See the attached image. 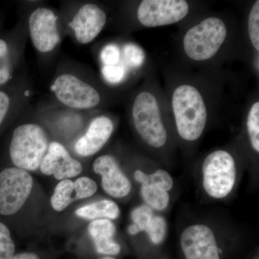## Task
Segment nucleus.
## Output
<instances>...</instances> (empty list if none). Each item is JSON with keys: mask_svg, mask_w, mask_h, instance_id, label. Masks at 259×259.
<instances>
[{"mask_svg": "<svg viewBox=\"0 0 259 259\" xmlns=\"http://www.w3.org/2000/svg\"><path fill=\"white\" fill-rule=\"evenodd\" d=\"M114 128L115 124L110 116H95L89 120L83 134L75 141L74 152L81 157L96 154L110 139Z\"/></svg>", "mask_w": 259, "mask_h": 259, "instance_id": "nucleus-14", "label": "nucleus"}, {"mask_svg": "<svg viewBox=\"0 0 259 259\" xmlns=\"http://www.w3.org/2000/svg\"><path fill=\"white\" fill-rule=\"evenodd\" d=\"M98 259H116V258H113V257H111V256H105V257H102V258H100Z\"/></svg>", "mask_w": 259, "mask_h": 259, "instance_id": "nucleus-33", "label": "nucleus"}, {"mask_svg": "<svg viewBox=\"0 0 259 259\" xmlns=\"http://www.w3.org/2000/svg\"><path fill=\"white\" fill-rule=\"evenodd\" d=\"M144 183L152 184L166 192L171 190L174 185L173 179L171 175L163 169H158L152 175H146V178L142 184Z\"/></svg>", "mask_w": 259, "mask_h": 259, "instance_id": "nucleus-29", "label": "nucleus"}, {"mask_svg": "<svg viewBox=\"0 0 259 259\" xmlns=\"http://www.w3.org/2000/svg\"><path fill=\"white\" fill-rule=\"evenodd\" d=\"M144 59V53L135 44L127 42L121 48V60L127 69L139 67Z\"/></svg>", "mask_w": 259, "mask_h": 259, "instance_id": "nucleus-21", "label": "nucleus"}, {"mask_svg": "<svg viewBox=\"0 0 259 259\" xmlns=\"http://www.w3.org/2000/svg\"><path fill=\"white\" fill-rule=\"evenodd\" d=\"M76 214L83 219L96 221L100 219L115 220L120 215V209L115 202L111 200L99 201L83 206L76 209Z\"/></svg>", "mask_w": 259, "mask_h": 259, "instance_id": "nucleus-18", "label": "nucleus"}, {"mask_svg": "<svg viewBox=\"0 0 259 259\" xmlns=\"http://www.w3.org/2000/svg\"><path fill=\"white\" fill-rule=\"evenodd\" d=\"M181 246L186 259H221L214 233L204 225L186 228L181 236Z\"/></svg>", "mask_w": 259, "mask_h": 259, "instance_id": "nucleus-13", "label": "nucleus"}, {"mask_svg": "<svg viewBox=\"0 0 259 259\" xmlns=\"http://www.w3.org/2000/svg\"><path fill=\"white\" fill-rule=\"evenodd\" d=\"M33 87L26 70L13 82L0 88V130L18 119L30 107Z\"/></svg>", "mask_w": 259, "mask_h": 259, "instance_id": "nucleus-11", "label": "nucleus"}, {"mask_svg": "<svg viewBox=\"0 0 259 259\" xmlns=\"http://www.w3.org/2000/svg\"><path fill=\"white\" fill-rule=\"evenodd\" d=\"M171 105L180 137L187 141L199 139L207 120V107L199 90L190 84L177 87L172 95Z\"/></svg>", "mask_w": 259, "mask_h": 259, "instance_id": "nucleus-5", "label": "nucleus"}, {"mask_svg": "<svg viewBox=\"0 0 259 259\" xmlns=\"http://www.w3.org/2000/svg\"><path fill=\"white\" fill-rule=\"evenodd\" d=\"M146 232L153 243L160 244L164 239L166 234V223L164 219L159 216H153L152 221Z\"/></svg>", "mask_w": 259, "mask_h": 259, "instance_id": "nucleus-30", "label": "nucleus"}, {"mask_svg": "<svg viewBox=\"0 0 259 259\" xmlns=\"http://www.w3.org/2000/svg\"><path fill=\"white\" fill-rule=\"evenodd\" d=\"M248 34L252 45L259 51V1L255 2L248 16Z\"/></svg>", "mask_w": 259, "mask_h": 259, "instance_id": "nucleus-26", "label": "nucleus"}, {"mask_svg": "<svg viewBox=\"0 0 259 259\" xmlns=\"http://www.w3.org/2000/svg\"><path fill=\"white\" fill-rule=\"evenodd\" d=\"M202 175L204 189L208 195L213 198H224L231 193L236 182L234 158L228 151H213L204 159Z\"/></svg>", "mask_w": 259, "mask_h": 259, "instance_id": "nucleus-9", "label": "nucleus"}, {"mask_svg": "<svg viewBox=\"0 0 259 259\" xmlns=\"http://www.w3.org/2000/svg\"><path fill=\"white\" fill-rule=\"evenodd\" d=\"M227 34L226 25L221 18L204 19L186 32L183 39L186 55L197 61L212 59L224 44Z\"/></svg>", "mask_w": 259, "mask_h": 259, "instance_id": "nucleus-8", "label": "nucleus"}, {"mask_svg": "<svg viewBox=\"0 0 259 259\" xmlns=\"http://www.w3.org/2000/svg\"><path fill=\"white\" fill-rule=\"evenodd\" d=\"M74 192V182L72 181H61L56 186L54 193L51 197V204L53 208L58 212H61L67 208L75 199L73 197Z\"/></svg>", "mask_w": 259, "mask_h": 259, "instance_id": "nucleus-19", "label": "nucleus"}, {"mask_svg": "<svg viewBox=\"0 0 259 259\" xmlns=\"http://www.w3.org/2000/svg\"><path fill=\"white\" fill-rule=\"evenodd\" d=\"M35 117L20 122L13 129L9 145L10 160L15 167L25 171H36L49 148V130Z\"/></svg>", "mask_w": 259, "mask_h": 259, "instance_id": "nucleus-3", "label": "nucleus"}, {"mask_svg": "<svg viewBox=\"0 0 259 259\" xmlns=\"http://www.w3.org/2000/svg\"><path fill=\"white\" fill-rule=\"evenodd\" d=\"M101 66H114L121 62V48L115 42L105 44L99 52Z\"/></svg>", "mask_w": 259, "mask_h": 259, "instance_id": "nucleus-24", "label": "nucleus"}, {"mask_svg": "<svg viewBox=\"0 0 259 259\" xmlns=\"http://www.w3.org/2000/svg\"><path fill=\"white\" fill-rule=\"evenodd\" d=\"M127 69L122 63L114 66H101V76L107 84L116 86L123 82L127 78Z\"/></svg>", "mask_w": 259, "mask_h": 259, "instance_id": "nucleus-23", "label": "nucleus"}, {"mask_svg": "<svg viewBox=\"0 0 259 259\" xmlns=\"http://www.w3.org/2000/svg\"><path fill=\"white\" fill-rule=\"evenodd\" d=\"M131 116L136 132L146 144L161 148L167 141V132L162 120L157 99L148 91H141L135 97Z\"/></svg>", "mask_w": 259, "mask_h": 259, "instance_id": "nucleus-6", "label": "nucleus"}, {"mask_svg": "<svg viewBox=\"0 0 259 259\" xmlns=\"http://www.w3.org/2000/svg\"><path fill=\"white\" fill-rule=\"evenodd\" d=\"M131 218L140 232H146L153 218L152 209L149 206H140L133 211Z\"/></svg>", "mask_w": 259, "mask_h": 259, "instance_id": "nucleus-28", "label": "nucleus"}, {"mask_svg": "<svg viewBox=\"0 0 259 259\" xmlns=\"http://www.w3.org/2000/svg\"><path fill=\"white\" fill-rule=\"evenodd\" d=\"M247 129L252 147L259 152V102L250 107L247 117Z\"/></svg>", "mask_w": 259, "mask_h": 259, "instance_id": "nucleus-22", "label": "nucleus"}, {"mask_svg": "<svg viewBox=\"0 0 259 259\" xmlns=\"http://www.w3.org/2000/svg\"><path fill=\"white\" fill-rule=\"evenodd\" d=\"M13 259H40L36 253L32 252H23L15 254Z\"/></svg>", "mask_w": 259, "mask_h": 259, "instance_id": "nucleus-31", "label": "nucleus"}, {"mask_svg": "<svg viewBox=\"0 0 259 259\" xmlns=\"http://www.w3.org/2000/svg\"><path fill=\"white\" fill-rule=\"evenodd\" d=\"M28 39L23 13L14 28L0 31V88L13 82L26 70L25 51Z\"/></svg>", "mask_w": 259, "mask_h": 259, "instance_id": "nucleus-7", "label": "nucleus"}, {"mask_svg": "<svg viewBox=\"0 0 259 259\" xmlns=\"http://www.w3.org/2000/svg\"><path fill=\"white\" fill-rule=\"evenodd\" d=\"M24 8L28 38L42 66L55 61L66 36L59 10L41 2H29Z\"/></svg>", "mask_w": 259, "mask_h": 259, "instance_id": "nucleus-2", "label": "nucleus"}, {"mask_svg": "<svg viewBox=\"0 0 259 259\" xmlns=\"http://www.w3.org/2000/svg\"><path fill=\"white\" fill-rule=\"evenodd\" d=\"M59 11L66 36L79 45L91 44L107 24L106 11L93 2H63Z\"/></svg>", "mask_w": 259, "mask_h": 259, "instance_id": "nucleus-4", "label": "nucleus"}, {"mask_svg": "<svg viewBox=\"0 0 259 259\" xmlns=\"http://www.w3.org/2000/svg\"><path fill=\"white\" fill-rule=\"evenodd\" d=\"M88 231L97 253L107 255H115L120 253V245L113 240L115 226L110 220L92 221L89 225Z\"/></svg>", "mask_w": 259, "mask_h": 259, "instance_id": "nucleus-17", "label": "nucleus"}, {"mask_svg": "<svg viewBox=\"0 0 259 259\" xmlns=\"http://www.w3.org/2000/svg\"><path fill=\"white\" fill-rule=\"evenodd\" d=\"M2 22H3V20L0 19V28H1Z\"/></svg>", "mask_w": 259, "mask_h": 259, "instance_id": "nucleus-34", "label": "nucleus"}, {"mask_svg": "<svg viewBox=\"0 0 259 259\" xmlns=\"http://www.w3.org/2000/svg\"><path fill=\"white\" fill-rule=\"evenodd\" d=\"M32 186V177L25 170L13 166L0 172V214L18 212L30 195Z\"/></svg>", "mask_w": 259, "mask_h": 259, "instance_id": "nucleus-10", "label": "nucleus"}, {"mask_svg": "<svg viewBox=\"0 0 259 259\" xmlns=\"http://www.w3.org/2000/svg\"><path fill=\"white\" fill-rule=\"evenodd\" d=\"M75 199H82L92 197L96 193L97 185L95 181L87 177H79L74 182Z\"/></svg>", "mask_w": 259, "mask_h": 259, "instance_id": "nucleus-27", "label": "nucleus"}, {"mask_svg": "<svg viewBox=\"0 0 259 259\" xmlns=\"http://www.w3.org/2000/svg\"><path fill=\"white\" fill-rule=\"evenodd\" d=\"M141 195L150 207L157 210L166 209L169 202L168 192L152 184H142Z\"/></svg>", "mask_w": 259, "mask_h": 259, "instance_id": "nucleus-20", "label": "nucleus"}, {"mask_svg": "<svg viewBox=\"0 0 259 259\" xmlns=\"http://www.w3.org/2000/svg\"><path fill=\"white\" fill-rule=\"evenodd\" d=\"M15 255V245L10 230L0 223V259H13Z\"/></svg>", "mask_w": 259, "mask_h": 259, "instance_id": "nucleus-25", "label": "nucleus"}, {"mask_svg": "<svg viewBox=\"0 0 259 259\" xmlns=\"http://www.w3.org/2000/svg\"><path fill=\"white\" fill-rule=\"evenodd\" d=\"M39 168L44 175H54L56 180L62 181L79 175L83 166L81 162L71 156L64 145L53 141Z\"/></svg>", "mask_w": 259, "mask_h": 259, "instance_id": "nucleus-15", "label": "nucleus"}, {"mask_svg": "<svg viewBox=\"0 0 259 259\" xmlns=\"http://www.w3.org/2000/svg\"><path fill=\"white\" fill-rule=\"evenodd\" d=\"M93 168L95 173L101 175L102 188L109 195L121 198L131 192V182L112 155L99 156L94 161Z\"/></svg>", "mask_w": 259, "mask_h": 259, "instance_id": "nucleus-16", "label": "nucleus"}, {"mask_svg": "<svg viewBox=\"0 0 259 259\" xmlns=\"http://www.w3.org/2000/svg\"><path fill=\"white\" fill-rule=\"evenodd\" d=\"M128 232L130 234L132 235V236H135V235H137L140 231L139 228H138V227L136 226V225L132 224L131 226H129Z\"/></svg>", "mask_w": 259, "mask_h": 259, "instance_id": "nucleus-32", "label": "nucleus"}, {"mask_svg": "<svg viewBox=\"0 0 259 259\" xmlns=\"http://www.w3.org/2000/svg\"><path fill=\"white\" fill-rule=\"evenodd\" d=\"M185 0H144L139 5L137 18L147 28H156L178 23L189 13Z\"/></svg>", "mask_w": 259, "mask_h": 259, "instance_id": "nucleus-12", "label": "nucleus"}, {"mask_svg": "<svg viewBox=\"0 0 259 259\" xmlns=\"http://www.w3.org/2000/svg\"><path fill=\"white\" fill-rule=\"evenodd\" d=\"M52 102L81 112H93L109 102V95L88 68L61 59L50 84Z\"/></svg>", "mask_w": 259, "mask_h": 259, "instance_id": "nucleus-1", "label": "nucleus"}]
</instances>
